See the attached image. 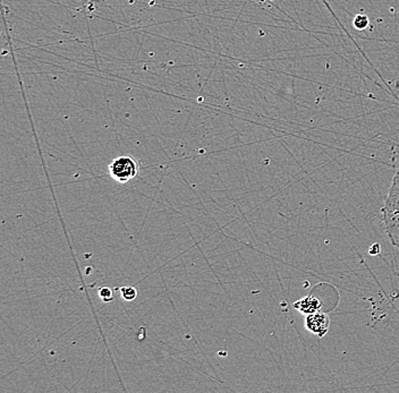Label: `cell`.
Masks as SVG:
<instances>
[{"label":"cell","instance_id":"cell-1","mask_svg":"<svg viewBox=\"0 0 399 393\" xmlns=\"http://www.w3.org/2000/svg\"><path fill=\"white\" fill-rule=\"evenodd\" d=\"M382 214L387 235L393 246L399 249V169L391 183Z\"/></svg>","mask_w":399,"mask_h":393},{"label":"cell","instance_id":"cell-2","mask_svg":"<svg viewBox=\"0 0 399 393\" xmlns=\"http://www.w3.org/2000/svg\"><path fill=\"white\" fill-rule=\"evenodd\" d=\"M138 164L134 158L123 156L109 164V172L112 178L119 183H127L138 175Z\"/></svg>","mask_w":399,"mask_h":393},{"label":"cell","instance_id":"cell-3","mask_svg":"<svg viewBox=\"0 0 399 393\" xmlns=\"http://www.w3.org/2000/svg\"><path fill=\"white\" fill-rule=\"evenodd\" d=\"M305 326L308 331L313 332L320 338L325 337L328 333L330 328V320L325 313L315 312L312 314H307L305 320Z\"/></svg>","mask_w":399,"mask_h":393},{"label":"cell","instance_id":"cell-4","mask_svg":"<svg viewBox=\"0 0 399 393\" xmlns=\"http://www.w3.org/2000/svg\"><path fill=\"white\" fill-rule=\"evenodd\" d=\"M294 307L296 309H299V312L304 313V314H312V313L320 312L321 309V303L318 299L317 297L314 296H307L303 299L297 300L295 304H294Z\"/></svg>","mask_w":399,"mask_h":393},{"label":"cell","instance_id":"cell-5","mask_svg":"<svg viewBox=\"0 0 399 393\" xmlns=\"http://www.w3.org/2000/svg\"><path fill=\"white\" fill-rule=\"evenodd\" d=\"M353 25L356 30H360V31H362V30H365L368 26V17L364 14L356 15V16L354 17Z\"/></svg>","mask_w":399,"mask_h":393},{"label":"cell","instance_id":"cell-6","mask_svg":"<svg viewBox=\"0 0 399 393\" xmlns=\"http://www.w3.org/2000/svg\"><path fill=\"white\" fill-rule=\"evenodd\" d=\"M120 293H122V296L125 300H134L135 298L137 297V290L134 288V287L129 286V287H123L120 288Z\"/></svg>","mask_w":399,"mask_h":393},{"label":"cell","instance_id":"cell-7","mask_svg":"<svg viewBox=\"0 0 399 393\" xmlns=\"http://www.w3.org/2000/svg\"><path fill=\"white\" fill-rule=\"evenodd\" d=\"M99 296L101 297L104 303H108V301H111L114 299V296H112V290L107 288V287H103V288L99 289Z\"/></svg>","mask_w":399,"mask_h":393},{"label":"cell","instance_id":"cell-8","mask_svg":"<svg viewBox=\"0 0 399 393\" xmlns=\"http://www.w3.org/2000/svg\"><path fill=\"white\" fill-rule=\"evenodd\" d=\"M380 253V245L379 244H375L373 246H371L370 248V254L371 255H376Z\"/></svg>","mask_w":399,"mask_h":393}]
</instances>
